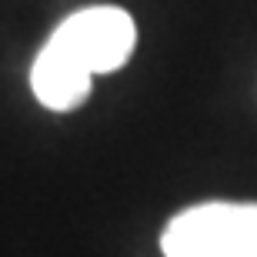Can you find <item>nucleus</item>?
Returning a JSON list of instances; mask_svg holds the SVG:
<instances>
[{"instance_id":"nucleus-1","label":"nucleus","mask_w":257,"mask_h":257,"mask_svg":"<svg viewBox=\"0 0 257 257\" xmlns=\"http://www.w3.org/2000/svg\"><path fill=\"white\" fill-rule=\"evenodd\" d=\"M164 257H257V204H197L167 224Z\"/></svg>"},{"instance_id":"nucleus-3","label":"nucleus","mask_w":257,"mask_h":257,"mask_svg":"<svg viewBox=\"0 0 257 257\" xmlns=\"http://www.w3.org/2000/svg\"><path fill=\"white\" fill-rule=\"evenodd\" d=\"M90 80H94V74L77 64L67 50H60L54 40H47V47L37 54L34 70H30L34 94L50 110H74V107H80L87 100V94H90Z\"/></svg>"},{"instance_id":"nucleus-2","label":"nucleus","mask_w":257,"mask_h":257,"mask_svg":"<svg viewBox=\"0 0 257 257\" xmlns=\"http://www.w3.org/2000/svg\"><path fill=\"white\" fill-rule=\"evenodd\" d=\"M54 44L90 74H110L134 54V20L120 7H87L54 30Z\"/></svg>"}]
</instances>
